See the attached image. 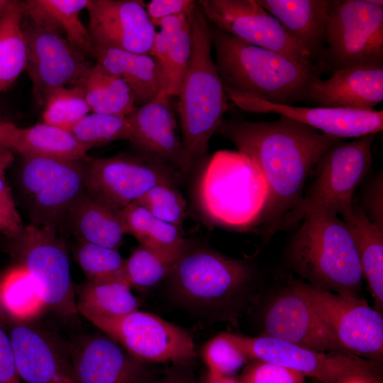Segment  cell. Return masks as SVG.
<instances>
[{"mask_svg": "<svg viewBox=\"0 0 383 383\" xmlns=\"http://www.w3.org/2000/svg\"><path fill=\"white\" fill-rule=\"evenodd\" d=\"M127 117L131 128L129 140L142 155L184 173L191 170L194 163L177 134L169 100H155L136 106Z\"/></svg>", "mask_w": 383, "mask_h": 383, "instance_id": "7402d4cb", "label": "cell"}, {"mask_svg": "<svg viewBox=\"0 0 383 383\" xmlns=\"http://www.w3.org/2000/svg\"><path fill=\"white\" fill-rule=\"evenodd\" d=\"M124 277L88 279L79 290L77 311L88 320L126 315L138 309L139 304Z\"/></svg>", "mask_w": 383, "mask_h": 383, "instance_id": "f546056e", "label": "cell"}, {"mask_svg": "<svg viewBox=\"0 0 383 383\" xmlns=\"http://www.w3.org/2000/svg\"><path fill=\"white\" fill-rule=\"evenodd\" d=\"M13 160V152L11 150L5 147L0 148V169H8Z\"/></svg>", "mask_w": 383, "mask_h": 383, "instance_id": "816d5d0a", "label": "cell"}, {"mask_svg": "<svg viewBox=\"0 0 383 383\" xmlns=\"http://www.w3.org/2000/svg\"><path fill=\"white\" fill-rule=\"evenodd\" d=\"M7 322L0 311V383H21L18 375Z\"/></svg>", "mask_w": 383, "mask_h": 383, "instance_id": "bcb514c9", "label": "cell"}, {"mask_svg": "<svg viewBox=\"0 0 383 383\" xmlns=\"http://www.w3.org/2000/svg\"><path fill=\"white\" fill-rule=\"evenodd\" d=\"M26 57L21 1L15 0L0 19V94L6 91L26 70Z\"/></svg>", "mask_w": 383, "mask_h": 383, "instance_id": "836d02e7", "label": "cell"}, {"mask_svg": "<svg viewBox=\"0 0 383 383\" xmlns=\"http://www.w3.org/2000/svg\"><path fill=\"white\" fill-rule=\"evenodd\" d=\"M152 383H197L189 365H174Z\"/></svg>", "mask_w": 383, "mask_h": 383, "instance_id": "c3c4849f", "label": "cell"}, {"mask_svg": "<svg viewBox=\"0 0 383 383\" xmlns=\"http://www.w3.org/2000/svg\"><path fill=\"white\" fill-rule=\"evenodd\" d=\"M69 345L77 383H152L157 379L151 364L134 357L105 333L85 335Z\"/></svg>", "mask_w": 383, "mask_h": 383, "instance_id": "ac0fdd59", "label": "cell"}, {"mask_svg": "<svg viewBox=\"0 0 383 383\" xmlns=\"http://www.w3.org/2000/svg\"><path fill=\"white\" fill-rule=\"evenodd\" d=\"M202 358L208 373L218 376H234L248 363L244 353L224 333L209 340L204 346Z\"/></svg>", "mask_w": 383, "mask_h": 383, "instance_id": "ab89813d", "label": "cell"}, {"mask_svg": "<svg viewBox=\"0 0 383 383\" xmlns=\"http://www.w3.org/2000/svg\"><path fill=\"white\" fill-rule=\"evenodd\" d=\"M200 383H240L238 377L218 376L207 372Z\"/></svg>", "mask_w": 383, "mask_h": 383, "instance_id": "f907efd6", "label": "cell"}, {"mask_svg": "<svg viewBox=\"0 0 383 383\" xmlns=\"http://www.w3.org/2000/svg\"><path fill=\"white\" fill-rule=\"evenodd\" d=\"M238 377L240 383H304L306 377L279 365L252 360Z\"/></svg>", "mask_w": 383, "mask_h": 383, "instance_id": "b9f144b4", "label": "cell"}, {"mask_svg": "<svg viewBox=\"0 0 383 383\" xmlns=\"http://www.w3.org/2000/svg\"><path fill=\"white\" fill-rule=\"evenodd\" d=\"M18 127L0 116V148L5 147L13 150Z\"/></svg>", "mask_w": 383, "mask_h": 383, "instance_id": "681fc988", "label": "cell"}, {"mask_svg": "<svg viewBox=\"0 0 383 383\" xmlns=\"http://www.w3.org/2000/svg\"><path fill=\"white\" fill-rule=\"evenodd\" d=\"M347 383H382V381H374L364 379H356L348 382Z\"/></svg>", "mask_w": 383, "mask_h": 383, "instance_id": "db71d44e", "label": "cell"}, {"mask_svg": "<svg viewBox=\"0 0 383 383\" xmlns=\"http://www.w3.org/2000/svg\"><path fill=\"white\" fill-rule=\"evenodd\" d=\"M89 0L21 1L23 16L60 33L87 57H93L94 44L79 13Z\"/></svg>", "mask_w": 383, "mask_h": 383, "instance_id": "4316f807", "label": "cell"}, {"mask_svg": "<svg viewBox=\"0 0 383 383\" xmlns=\"http://www.w3.org/2000/svg\"><path fill=\"white\" fill-rule=\"evenodd\" d=\"M196 4L197 1L192 0H152L145 5V9L156 27L165 18L189 14Z\"/></svg>", "mask_w": 383, "mask_h": 383, "instance_id": "f6af8a7d", "label": "cell"}, {"mask_svg": "<svg viewBox=\"0 0 383 383\" xmlns=\"http://www.w3.org/2000/svg\"><path fill=\"white\" fill-rule=\"evenodd\" d=\"M343 348L358 357L380 362L383 353L382 314L361 298L351 299L294 281Z\"/></svg>", "mask_w": 383, "mask_h": 383, "instance_id": "4fadbf2b", "label": "cell"}, {"mask_svg": "<svg viewBox=\"0 0 383 383\" xmlns=\"http://www.w3.org/2000/svg\"><path fill=\"white\" fill-rule=\"evenodd\" d=\"M326 45L333 70L383 65V6L370 0H331Z\"/></svg>", "mask_w": 383, "mask_h": 383, "instance_id": "8fae6325", "label": "cell"}, {"mask_svg": "<svg viewBox=\"0 0 383 383\" xmlns=\"http://www.w3.org/2000/svg\"><path fill=\"white\" fill-rule=\"evenodd\" d=\"M362 208L370 221L383 230V178L382 173L375 176L368 185Z\"/></svg>", "mask_w": 383, "mask_h": 383, "instance_id": "7dc6e473", "label": "cell"}, {"mask_svg": "<svg viewBox=\"0 0 383 383\" xmlns=\"http://www.w3.org/2000/svg\"><path fill=\"white\" fill-rule=\"evenodd\" d=\"M88 30L94 45L150 55L155 27L140 0H89Z\"/></svg>", "mask_w": 383, "mask_h": 383, "instance_id": "d6986e66", "label": "cell"}, {"mask_svg": "<svg viewBox=\"0 0 383 383\" xmlns=\"http://www.w3.org/2000/svg\"><path fill=\"white\" fill-rule=\"evenodd\" d=\"M135 202L157 218L182 230L187 215V201L174 183L158 184Z\"/></svg>", "mask_w": 383, "mask_h": 383, "instance_id": "8d00e7d4", "label": "cell"}, {"mask_svg": "<svg viewBox=\"0 0 383 383\" xmlns=\"http://www.w3.org/2000/svg\"><path fill=\"white\" fill-rule=\"evenodd\" d=\"M311 55L325 57L331 0H256Z\"/></svg>", "mask_w": 383, "mask_h": 383, "instance_id": "d4e9b609", "label": "cell"}, {"mask_svg": "<svg viewBox=\"0 0 383 383\" xmlns=\"http://www.w3.org/2000/svg\"><path fill=\"white\" fill-rule=\"evenodd\" d=\"M93 57L96 63L126 83L136 106L155 100H169L165 97L167 79L163 67L153 56L94 45Z\"/></svg>", "mask_w": 383, "mask_h": 383, "instance_id": "cb8c5ba5", "label": "cell"}, {"mask_svg": "<svg viewBox=\"0 0 383 383\" xmlns=\"http://www.w3.org/2000/svg\"><path fill=\"white\" fill-rule=\"evenodd\" d=\"M197 4L207 21L224 32L303 64L318 65L256 0H201Z\"/></svg>", "mask_w": 383, "mask_h": 383, "instance_id": "2e32d148", "label": "cell"}, {"mask_svg": "<svg viewBox=\"0 0 383 383\" xmlns=\"http://www.w3.org/2000/svg\"><path fill=\"white\" fill-rule=\"evenodd\" d=\"M76 85L82 89L91 113L128 116L136 107L126 83L98 63L92 65Z\"/></svg>", "mask_w": 383, "mask_h": 383, "instance_id": "1f68e13d", "label": "cell"}, {"mask_svg": "<svg viewBox=\"0 0 383 383\" xmlns=\"http://www.w3.org/2000/svg\"><path fill=\"white\" fill-rule=\"evenodd\" d=\"M15 0H0V19L9 11Z\"/></svg>", "mask_w": 383, "mask_h": 383, "instance_id": "f5cc1de1", "label": "cell"}, {"mask_svg": "<svg viewBox=\"0 0 383 383\" xmlns=\"http://www.w3.org/2000/svg\"><path fill=\"white\" fill-rule=\"evenodd\" d=\"M90 112L80 87H61L53 91L47 99L43 121L45 123L70 131Z\"/></svg>", "mask_w": 383, "mask_h": 383, "instance_id": "d590c367", "label": "cell"}, {"mask_svg": "<svg viewBox=\"0 0 383 383\" xmlns=\"http://www.w3.org/2000/svg\"><path fill=\"white\" fill-rule=\"evenodd\" d=\"M6 170L0 169V235L10 238L17 235L25 225L6 180Z\"/></svg>", "mask_w": 383, "mask_h": 383, "instance_id": "7bdbcfd3", "label": "cell"}, {"mask_svg": "<svg viewBox=\"0 0 383 383\" xmlns=\"http://www.w3.org/2000/svg\"><path fill=\"white\" fill-rule=\"evenodd\" d=\"M192 49L189 14L182 28L170 44L162 65L166 79L165 97L170 99L178 96L187 70Z\"/></svg>", "mask_w": 383, "mask_h": 383, "instance_id": "74e56055", "label": "cell"}, {"mask_svg": "<svg viewBox=\"0 0 383 383\" xmlns=\"http://www.w3.org/2000/svg\"><path fill=\"white\" fill-rule=\"evenodd\" d=\"M6 239L9 254L35 279L47 307L65 317L75 316L78 311L68 251L58 232L30 223Z\"/></svg>", "mask_w": 383, "mask_h": 383, "instance_id": "9c48e42d", "label": "cell"}, {"mask_svg": "<svg viewBox=\"0 0 383 383\" xmlns=\"http://www.w3.org/2000/svg\"><path fill=\"white\" fill-rule=\"evenodd\" d=\"M209 28L214 62L226 91L292 106L308 100L311 84L321 78V65H305L252 45L211 23Z\"/></svg>", "mask_w": 383, "mask_h": 383, "instance_id": "7a4b0ae2", "label": "cell"}, {"mask_svg": "<svg viewBox=\"0 0 383 383\" xmlns=\"http://www.w3.org/2000/svg\"><path fill=\"white\" fill-rule=\"evenodd\" d=\"M79 242L118 250L126 234L118 212L91 196L84 189L70 208L63 226Z\"/></svg>", "mask_w": 383, "mask_h": 383, "instance_id": "484cf974", "label": "cell"}, {"mask_svg": "<svg viewBox=\"0 0 383 383\" xmlns=\"http://www.w3.org/2000/svg\"><path fill=\"white\" fill-rule=\"evenodd\" d=\"M342 220L353 239L363 277L374 299V309L383 311V230L372 223L362 208L353 207Z\"/></svg>", "mask_w": 383, "mask_h": 383, "instance_id": "f1b7e54d", "label": "cell"}, {"mask_svg": "<svg viewBox=\"0 0 383 383\" xmlns=\"http://www.w3.org/2000/svg\"><path fill=\"white\" fill-rule=\"evenodd\" d=\"M170 268L162 258L139 245L125 259L124 274L131 287H150L168 276Z\"/></svg>", "mask_w": 383, "mask_h": 383, "instance_id": "60d3db41", "label": "cell"}, {"mask_svg": "<svg viewBox=\"0 0 383 383\" xmlns=\"http://www.w3.org/2000/svg\"><path fill=\"white\" fill-rule=\"evenodd\" d=\"M291 238L287 257L311 286L358 299L364 279L352 235L339 216L324 209L308 212Z\"/></svg>", "mask_w": 383, "mask_h": 383, "instance_id": "3957f363", "label": "cell"}, {"mask_svg": "<svg viewBox=\"0 0 383 383\" xmlns=\"http://www.w3.org/2000/svg\"><path fill=\"white\" fill-rule=\"evenodd\" d=\"M189 14L165 18L157 26L160 29L159 31L156 30L150 55L158 60L161 64L170 44L182 28Z\"/></svg>", "mask_w": 383, "mask_h": 383, "instance_id": "ee69618b", "label": "cell"}, {"mask_svg": "<svg viewBox=\"0 0 383 383\" xmlns=\"http://www.w3.org/2000/svg\"><path fill=\"white\" fill-rule=\"evenodd\" d=\"M118 216L126 233L171 267L187 249L180 230L157 218L135 201L119 211Z\"/></svg>", "mask_w": 383, "mask_h": 383, "instance_id": "83f0119b", "label": "cell"}, {"mask_svg": "<svg viewBox=\"0 0 383 383\" xmlns=\"http://www.w3.org/2000/svg\"><path fill=\"white\" fill-rule=\"evenodd\" d=\"M70 131L80 143L90 149L116 140H129L131 128L127 116L90 112Z\"/></svg>", "mask_w": 383, "mask_h": 383, "instance_id": "e575fe53", "label": "cell"}, {"mask_svg": "<svg viewBox=\"0 0 383 383\" xmlns=\"http://www.w3.org/2000/svg\"><path fill=\"white\" fill-rule=\"evenodd\" d=\"M22 29L27 52L25 70L36 102L44 106L53 91L76 85L92 65L60 33L23 13Z\"/></svg>", "mask_w": 383, "mask_h": 383, "instance_id": "5bb4252c", "label": "cell"}, {"mask_svg": "<svg viewBox=\"0 0 383 383\" xmlns=\"http://www.w3.org/2000/svg\"><path fill=\"white\" fill-rule=\"evenodd\" d=\"M245 261L206 249H187L168 276L175 294L192 305L220 307L233 302L252 278Z\"/></svg>", "mask_w": 383, "mask_h": 383, "instance_id": "30bf717a", "label": "cell"}, {"mask_svg": "<svg viewBox=\"0 0 383 383\" xmlns=\"http://www.w3.org/2000/svg\"><path fill=\"white\" fill-rule=\"evenodd\" d=\"M263 326V335L320 352L348 353L292 284L270 301Z\"/></svg>", "mask_w": 383, "mask_h": 383, "instance_id": "ffe728a7", "label": "cell"}, {"mask_svg": "<svg viewBox=\"0 0 383 383\" xmlns=\"http://www.w3.org/2000/svg\"><path fill=\"white\" fill-rule=\"evenodd\" d=\"M192 49L178 95L182 141L194 163L206 154L209 143L226 112L228 97L212 56L209 23L198 4L189 13Z\"/></svg>", "mask_w": 383, "mask_h": 383, "instance_id": "277c9868", "label": "cell"}, {"mask_svg": "<svg viewBox=\"0 0 383 383\" xmlns=\"http://www.w3.org/2000/svg\"><path fill=\"white\" fill-rule=\"evenodd\" d=\"M374 137L375 134H368L350 142L343 139L326 151L312 171L313 180L292 226L315 209H324L341 217L352 211L355 190L372 167Z\"/></svg>", "mask_w": 383, "mask_h": 383, "instance_id": "52a82bcc", "label": "cell"}, {"mask_svg": "<svg viewBox=\"0 0 383 383\" xmlns=\"http://www.w3.org/2000/svg\"><path fill=\"white\" fill-rule=\"evenodd\" d=\"M259 167L238 151L220 150L209 160L198 187L204 213L226 226H255L267 197Z\"/></svg>", "mask_w": 383, "mask_h": 383, "instance_id": "5b68a950", "label": "cell"}, {"mask_svg": "<svg viewBox=\"0 0 383 383\" xmlns=\"http://www.w3.org/2000/svg\"><path fill=\"white\" fill-rule=\"evenodd\" d=\"M79 265L88 279L125 277L123 259L118 250L79 242L75 252Z\"/></svg>", "mask_w": 383, "mask_h": 383, "instance_id": "f35d334b", "label": "cell"}, {"mask_svg": "<svg viewBox=\"0 0 383 383\" xmlns=\"http://www.w3.org/2000/svg\"><path fill=\"white\" fill-rule=\"evenodd\" d=\"M228 99L242 109L276 113L338 138H360L383 130V111L342 108L303 107L269 102L250 95L226 91Z\"/></svg>", "mask_w": 383, "mask_h": 383, "instance_id": "44dd1931", "label": "cell"}, {"mask_svg": "<svg viewBox=\"0 0 383 383\" xmlns=\"http://www.w3.org/2000/svg\"><path fill=\"white\" fill-rule=\"evenodd\" d=\"M46 308L40 287L23 267L16 265L0 279V311L6 322H31Z\"/></svg>", "mask_w": 383, "mask_h": 383, "instance_id": "d6a6232c", "label": "cell"}, {"mask_svg": "<svg viewBox=\"0 0 383 383\" xmlns=\"http://www.w3.org/2000/svg\"><path fill=\"white\" fill-rule=\"evenodd\" d=\"M246 356L293 370L320 383H347L356 379L382 381L380 362L349 353L320 352L266 335L224 333Z\"/></svg>", "mask_w": 383, "mask_h": 383, "instance_id": "8992f818", "label": "cell"}, {"mask_svg": "<svg viewBox=\"0 0 383 383\" xmlns=\"http://www.w3.org/2000/svg\"><path fill=\"white\" fill-rule=\"evenodd\" d=\"M89 150L71 131L43 122L18 127L12 151L21 157L79 160L86 158Z\"/></svg>", "mask_w": 383, "mask_h": 383, "instance_id": "4dcf8cb0", "label": "cell"}, {"mask_svg": "<svg viewBox=\"0 0 383 383\" xmlns=\"http://www.w3.org/2000/svg\"><path fill=\"white\" fill-rule=\"evenodd\" d=\"M308 99L319 107L373 110L383 100V65L333 70L331 77L311 84Z\"/></svg>", "mask_w": 383, "mask_h": 383, "instance_id": "603a6c76", "label": "cell"}, {"mask_svg": "<svg viewBox=\"0 0 383 383\" xmlns=\"http://www.w3.org/2000/svg\"><path fill=\"white\" fill-rule=\"evenodd\" d=\"M22 158L18 184L30 224L59 232L70 208L85 189L89 160Z\"/></svg>", "mask_w": 383, "mask_h": 383, "instance_id": "ba28073f", "label": "cell"}, {"mask_svg": "<svg viewBox=\"0 0 383 383\" xmlns=\"http://www.w3.org/2000/svg\"><path fill=\"white\" fill-rule=\"evenodd\" d=\"M179 174L172 167L145 155H116L89 160L85 190L118 212L154 186L174 183Z\"/></svg>", "mask_w": 383, "mask_h": 383, "instance_id": "9a60e30c", "label": "cell"}, {"mask_svg": "<svg viewBox=\"0 0 383 383\" xmlns=\"http://www.w3.org/2000/svg\"><path fill=\"white\" fill-rule=\"evenodd\" d=\"M216 132L263 174L268 192L256 225L270 234L292 226L308 177L326 151L343 139L282 116L261 122L223 119Z\"/></svg>", "mask_w": 383, "mask_h": 383, "instance_id": "6da1fadb", "label": "cell"}, {"mask_svg": "<svg viewBox=\"0 0 383 383\" xmlns=\"http://www.w3.org/2000/svg\"><path fill=\"white\" fill-rule=\"evenodd\" d=\"M7 323L21 380L25 383H77L69 345L31 322Z\"/></svg>", "mask_w": 383, "mask_h": 383, "instance_id": "e0dca14e", "label": "cell"}, {"mask_svg": "<svg viewBox=\"0 0 383 383\" xmlns=\"http://www.w3.org/2000/svg\"><path fill=\"white\" fill-rule=\"evenodd\" d=\"M89 321L143 362L189 365L196 357L191 335L153 313L137 310Z\"/></svg>", "mask_w": 383, "mask_h": 383, "instance_id": "7c38bea8", "label": "cell"}]
</instances>
